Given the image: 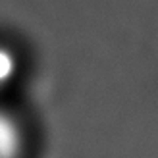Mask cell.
Masks as SVG:
<instances>
[{
    "label": "cell",
    "instance_id": "1",
    "mask_svg": "<svg viewBox=\"0 0 158 158\" xmlns=\"http://www.w3.org/2000/svg\"><path fill=\"white\" fill-rule=\"evenodd\" d=\"M23 151V131L10 114L0 110V158H19Z\"/></svg>",
    "mask_w": 158,
    "mask_h": 158
},
{
    "label": "cell",
    "instance_id": "2",
    "mask_svg": "<svg viewBox=\"0 0 158 158\" xmlns=\"http://www.w3.org/2000/svg\"><path fill=\"white\" fill-rule=\"evenodd\" d=\"M18 72H19V62L15 52L0 44V89L10 87L18 77Z\"/></svg>",
    "mask_w": 158,
    "mask_h": 158
}]
</instances>
